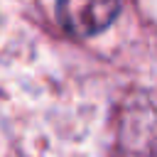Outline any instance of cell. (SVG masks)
Segmentation results:
<instances>
[{"instance_id": "obj_1", "label": "cell", "mask_w": 157, "mask_h": 157, "mask_svg": "<svg viewBox=\"0 0 157 157\" xmlns=\"http://www.w3.org/2000/svg\"><path fill=\"white\" fill-rule=\"evenodd\" d=\"M118 135L137 157H157V93H135L125 101Z\"/></svg>"}, {"instance_id": "obj_2", "label": "cell", "mask_w": 157, "mask_h": 157, "mask_svg": "<svg viewBox=\"0 0 157 157\" xmlns=\"http://www.w3.org/2000/svg\"><path fill=\"white\" fill-rule=\"evenodd\" d=\"M120 12L118 2L105 0H64L56 5L59 25L74 37H91L105 29Z\"/></svg>"}]
</instances>
